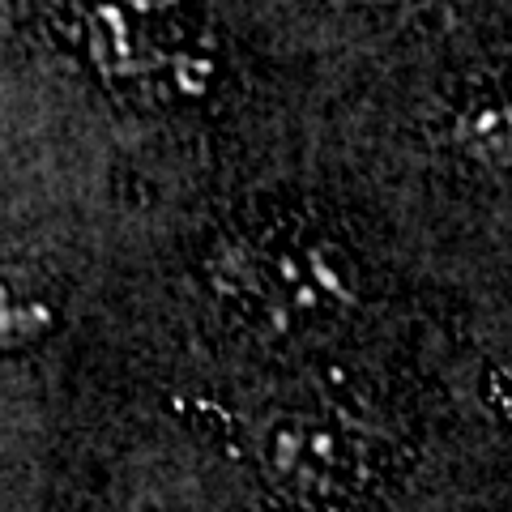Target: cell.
<instances>
[{"label":"cell","mask_w":512,"mask_h":512,"mask_svg":"<svg viewBox=\"0 0 512 512\" xmlns=\"http://www.w3.org/2000/svg\"><path fill=\"white\" fill-rule=\"evenodd\" d=\"M380 5H384V0H380Z\"/></svg>","instance_id":"obj_1"}]
</instances>
